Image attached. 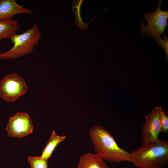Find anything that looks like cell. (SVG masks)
Instances as JSON below:
<instances>
[{
    "label": "cell",
    "instance_id": "30bf717a",
    "mask_svg": "<svg viewBox=\"0 0 168 168\" xmlns=\"http://www.w3.org/2000/svg\"><path fill=\"white\" fill-rule=\"evenodd\" d=\"M19 24L17 20L10 19L0 20V41L11 38L19 30Z\"/></svg>",
    "mask_w": 168,
    "mask_h": 168
},
{
    "label": "cell",
    "instance_id": "5b68a950",
    "mask_svg": "<svg viewBox=\"0 0 168 168\" xmlns=\"http://www.w3.org/2000/svg\"><path fill=\"white\" fill-rule=\"evenodd\" d=\"M27 91L24 81L17 74H9L0 82V97L8 102L17 100Z\"/></svg>",
    "mask_w": 168,
    "mask_h": 168
},
{
    "label": "cell",
    "instance_id": "3957f363",
    "mask_svg": "<svg viewBox=\"0 0 168 168\" xmlns=\"http://www.w3.org/2000/svg\"><path fill=\"white\" fill-rule=\"evenodd\" d=\"M41 37L37 24L22 34H15L10 39L13 46L8 51L0 52V59H11L31 53Z\"/></svg>",
    "mask_w": 168,
    "mask_h": 168
},
{
    "label": "cell",
    "instance_id": "52a82bcc",
    "mask_svg": "<svg viewBox=\"0 0 168 168\" xmlns=\"http://www.w3.org/2000/svg\"><path fill=\"white\" fill-rule=\"evenodd\" d=\"M6 130L10 137H24L33 132L32 120L28 114L17 112L9 118Z\"/></svg>",
    "mask_w": 168,
    "mask_h": 168
},
{
    "label": "cell",
    "instance_id": "277c9868",
    "mask_svg": "<svg viewBox=\"0 0 168 168\" xmlns=\"http://www.w3.org/2000/svg\"><path fill=\"white\" fill-rule=\"evenodd\" d=\"M161 0L159 1L155 11L143 13V16L147 20V25L145 26L142 21L140 24V31L144 35L152 37L158 42L160 39V35L164 34L168 25V12L161 9Z\"/></svg>",
    "mask_w": 168,
    "mask_h": 168
},
{
    "label": "cell",
    "instance_id": "8992f818",
    "mask_svg": "<svg viewBox=\"0 0 168 168\" xmlns=\"http://www.w3.org/2000/svg\"><path fill=\"white\" fill-rule=\"evenodd\" d=\"M162 110L161 107L156 106L146 116V122L142 128L140 135L142 145L159 139L158 136L161 132L160 114Z\"/></svg>",
    "mask_w": 168,
    "mask_h": 168
},
{
    "label": "cell",
    "instance_id": "ba28073f",
    "mask_svg": "<svg viewBox=\"0 0 168 168\" xmlns=\"http://www.w3.org/2000/svg\"><path fill=\"white\" fill-rule=\"evenodd\" d=\"M32 11L18 4L15 0H0V20L12 19L22 13L31 14Z\"/></svg>",
    "mask_w": 168,
    "mask_h": 168
},
{
    "label": "cell",
    "instance_id": "9c48e42d",
    "mask_svg": "<svg viewBox=\"0 0 168 168\" xmlns=\"http://www.w3.org/2000/svg\"><path fill=\"white\" fill-rule=\"evenodd\" d=\"M77 168H108L104 160L96 154L88 152L80 157Z\"/></svg>",
    "mask_w": 168,
    "mask_h": 168
},
{
    "label": "cell",
    "instance_id": "4fadbf2b",
    "mask_svg": "<svg viewBox=\"0 0 168 168\" xmlns=\"http://www.w3.org/2000/svg\"><path fill=\"white\" fill-rule=\"evenodd\" d=\"M27 160L30 168H48L47 160L40 156H28Z\"/></svg>",
    "mask_w": 168,
    "mask_h": 168
},
{
    "label": "cell",
    "instance_id": "8fae6325",
    "mask_svg": "<svg viewBox=\"0 0 168 168\" xmlns=\"http://www.w3.org/2000/svg\"><path fill=\"white\" fill-rule=\"evenodd\" d=\"M66 137L65 136H59L56 134L54 131H53L48 142L42 151L41 155L40 156L48 160L51 157L58 145L64 141Z\"/></svg>",
    "mask_w": 168,
    "mask_h": 168
},
{
    "label": "cell",
    "instance_id": "9a60e30c",
    "mask_svg": "<svg viewBox=\"0 0 168 168\" xmlns=\"http://www.w3.org/2000/svg\"><path fill=\"white\" fill-rule=\"evenodd\" d=\"M158 44L160 46L162 47L164 49L166 59H168V39L167 35L164 36V39H160L158 41Z\"/></svg>",
    "mask_w": 168,
    "mask_h": 168
},
{
    "label": "cell",
    "instance_id": "5bb4252c",
    "mask_svg": "<svg viewBox=\"0 0 168 168\" xmlns=\"http://www.w3.org/2000/svg\"><path fill=\"white\" fill-rule=\"evenodd\" d=\"M161 132L168 133V116L162 110L160 114Z\"/></svg>",
    "mask_w": 168,
    "mask_h": 168
},
{
    "label": "cell",
    "instance_id": "7a4b0ae2",
    "mask_svg": "<svg viewBox=\"0 0 168 168\" xmlns=\"http://www.w3.org/2000/svg\"><path fill=\"white\" fill-rule=\"evenodd\" d=\"M134 165L139 168H161L168 162V141L159 139L131 153Z\"/></svg>",
    "mask_w": 168,
    "mask_h": 168
},
{
    "label": "cell",
    "instance_id": "6da1fadb",
    "mask_svg": "<svg viewBox=\"0 0 168 168\" xmlns=\"http://www.w3.org/2000/svg\"><path fill=\"white\" fill-rule=\"evenodd\" d=\"M89 135L96 154L104 160L114 163H133L131 153L120 147L112 135L102 126H94L90 129Z\"/></svg>",
    "mask_w": 168,
    "mask_h": 168
},
{
    "label": "cell",
    "instance_id": "7c38bea8",
    "mask_svg": "<svg viewBox=\"0 0 168 168\" xmlns=\"http://www.w3.org/2000/svg\"><path fill=\"white\" fill-rule=\"evenodd\" d=\"M83 1L82 0L73 1L72 6V12L75 14V19L77 26L81 29L86 30L89 23L94 17L87 24L83 21L80 15V9Z\"/></svg>",
    "mask_w": 168,
    "mask_h": 168
}]
</instances>
